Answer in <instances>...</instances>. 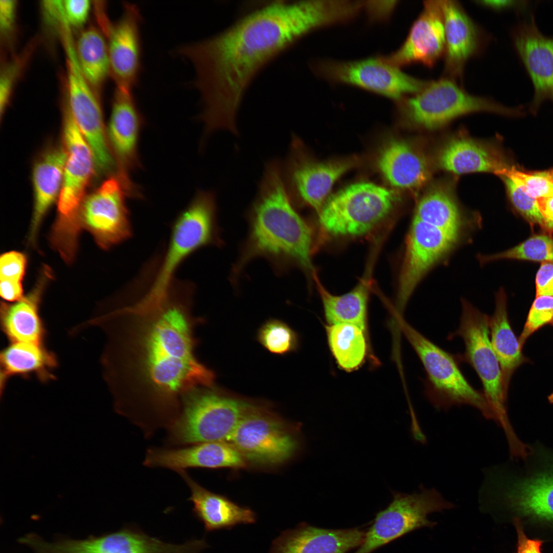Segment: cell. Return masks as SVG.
<instances>
[{
    "instance_id": "cell-1",
    "label": "cell",
    "mask_w": 553,
    "mask_h": 553,
    "mask_svg": "<svg viewBox=\"0 0 553 553\" xmlns=\"http://www.w3.org/2000/svg\"><path fill=\"white\" fill-rule=\"evenodd\" d=\"M193 290L174 282L160 299L122 302L87 325L99 328L105 344L103 376L119 410L177 416L185 397L214 386V372L198 359Z\"/></svg>"
},
{
    "instance_id": "cell-2",
    "label": "cell",
    "mask_w": 553,
    "mask_h": 553,
    "mask_svg": "<svg viewBox=\"0 0 553 553\" xmlns=\"http://www.w3.org/2000/svg\"><path fill=\"white\" fill-rule=\"evenodd\" d=\"M333 18L325 1L273 2L212 37L179 47L177 54L195 72L204 134L225 129L237 135V113L257 73L301 37L330 25Z\"/></svg>"
},
{
    "instance_id": "cell-3",
    "label": "cell",
    "mask_w": 553,
    "mask_h": 553,
    "mask_svg": "<svg viewBox=\"0 0 553 553\" xmlns=\"http://www.w3.org/2000/svg\"><path fill=\"white\" fill-rule=\"evenodd\" d=\"M276 161L265 168L258 195L247 214L248 232L232 267L230 280L237 286L246 265L266 259L275 271L298 267L313 273V232L295 208Z\"/></svg>"
},
{
    "instance_id": "cell-4",
    "label": "cell",
    "mask_w": 553,
    "mask_h": 553,
    "mask_svg": "<svg viewBox=\"0 0 553 553\" xmlns=\"http://www.w3.org/2000/svg\"><path fill=\"white\" fill-rule=\"evenodd\" d=\"M520 465L485 468L480 509L499 522H519L526 533L553 541V452L537 443Z\"/></svg>"
},
{
    "instance_id": "cell-5",
    "label": "cell",
    "mask_w": 553,
    "mask_h": 553,
    "mask_svg": "<svg viewBox=\"0 0 553 553\" xmlns=\"http://www.w3.org/2000/svg\"><path fill=\"white\" fill-rule=\"evenodd\" d=\"M214 194L199 191L173 223L165 253L151 286L142 296L148 301L165 296L179 265L193 252L206 246H221Z\"/></svg>"
},
{
    "instance_id": "cell-6",
    "label": "cell",
    "mask_w": 553,
    "mask_h": 553,
    "mask_svg": "<svg viewBox=\"0 0 553 553\" xmlns=\"http://www.w3.org/2000/svg\"><path fill=\"white\" fill-rule=\"evenodd\" d=\"M402 332L419 357L426 373L424 393L439 410L468 405L488 420L495 421L483 392L475 389L462 373L458 356L441 349L407 323L399 319Z\"/></svg>"
},
{
    "instance_id": "cell-7",
    "label": "cell",
    "mask_w": 553,
    "mask_h": 553,
    "mask_svg": "<svg viewBox=\"0 0 553 553\" xmlns=\"http://www.w3.org/2000/svg\"><path fill=\"white\" fill-rule=\"evenodd\" d=\"M461 314L457 329L450 337L459 336L465 351L458 356L468 363L478 375L483 394L494 414L496 422L502 429L507 442H516L519 437L509 420L505 391L499 362L491 342L489 317L465 299L461 300Z\"/></svg>"
},
{
    "instance_id": "cell-8",
    "label": "cell",
    "mask_w": 553,
    "mask_h": 553,
    "mask_svg": "<svg viewBox=\"0 0 553 553\" xmlns=\"http://www.w3.org/2000/svg\"><path fill=\"white\" fill-rule=\"evenodd\" d=\"M250 402L214 386L199 388L184 399L170 439L181 444L227 441Z\"/></svg>"
},
{
    "instance_id": "cell-9",
    "label": "cell",
    "mask_w": 553,
    "mask_h": 553,
    "mask_svg": "<svg viewBox=\"0 0 553 553\" xmlns=\"http://www.w3.org/2000/svg\"><path fill=\"white\" fill-rule=\"evenodd\" d=\"M63 133L67 158L59 196L58 217L49 239L59 248L70 249L78 245L82 228L80 209L83 197L95 164L92 150L67 106Z\"/></svg>"
},
{
    "instance_id": "cell-10",
    "label": "cell",
    "mask_w": 553,
    "mask_h": 553,
    "mask_svg": "<svg viewBox=\"0 0 553 553\" xmlns=\"http://www.w3.org/2000/svg\"><path fill=\"white\" fill-rule=\"evenodd\" d=\"M402 116L412 124L432 130L468 114L486 112L520 114L521 109L504 106L491 99L466 92L456 80L442 78L430 81L420 92L398 101Z\"/></svg>"
},
{
    "instance_id": "cell-11",
    "label": "cell",
    "mask_w": 553,
    "mask_h": 553,
    "mask_svg": "<svg viewBox=\"0 0 553 553\" xmlns=\"http://www.w3.org/2000/svg\"><path fill=\"white\" fill-rule=\"evenodd\" d=\"M397 200L394 192L382 186L354 183L328 198L320 211L319 222L332 236L363 235L390 213Z\"/></svg>"
},
{
    "instance_id": "cell-12",
    "label": "cell",
    "mask_w": 553,
    "mask_h": 553,
    "mask_svg": "<svg viewBox=\"0 0 553 553\" xmlns=\"http://www.w3.org/2000/svg\"><path fill=\"white\" fill-rule=\"evenodd\" d=\"M227 442L246 462L269 466L288 460L301 444L297 435L281 419L251 402Z\"/></svg>"
},
{
    "instance_id": "cell-13",
    "label": "cell",
    "mask_w": 553,
    "mask_h": 553,
    "mask_svg": "<svg viewBox=\"0 0 553 553\" xmlns=\"http://www.w3.org/2000/svg\"><path fill=\"white\" fill-rule=\"evenodd\" d=\"M454 507L436 489L427 488L422 485L418 492L412 494L393 492L391 502L376 515L354 553H371L415 529L433 528L437 523L429 520L428 515Z\"/></svg>"
},
{
    "instance_id": "cell-14",
    "label": "cell",
    "mask_w": 553,
    "mask_h": 553,
    "mask_svg": "<svg viewBox=\"0 0 553 553\" xmlns=\"http://www.w3.org/2000/svg\"><path fill=\"white\" fill-rule=\"evenodd\" d=\"M314 73L329 81L351 84L398 101L420 92L430 81L410 76L385 57L359 60H323L312 64Z\"/></svg>"
},
{
    "instance_id": "cell-15",
    "label": "cell",
    "mask_w": 553,
    "mask_h": 553,
    "mask_svg": "<svg viewBox=\"0 0 553 553\" xmlns=\"http://www.w3.org/2000/svg\"><path fill=\"white\" fill-rule=\"evenodd\" d=\"M66 54L68 108L89 145L96 167L103 172L112 169L113 160L107 140L99 102L79 66L74 44L63 45Z\"/></svg>"
},
{
    "instance_id": "cell-16",
    "label": "cell",
    "mask_w": 553,
    "mask_h": 553,
    "mask_svg": "<svg viewBox=\"0 0 553 553\" xmlns=\"http://www.w3.org/2000/svg\"><path fill=\"white\" fill-rule=\"evenodd\" d=\"M460 236L413 218L406 241L399 278L397 308L404 309L421 280L454 249Z\"/></svg>"
},
{
    "instance_id": "cell-17",
    "label": "cell",
    "mask_w": 553,
    "mask_h": 553,
    "mask_svg": "<svg viewBox=\"0 0 553 553\" xmlns=\"http://www.w3.org/2000/svg\"><path fill=\"white\" fill-rule=\"evenodd\" d=\"M129 197L119 178L111 177L83 201L81 226L102 249H109L131 238L132 229L126 204Z\"/></svg>"
},
{
    "instance_id": "cell-18",
    "label": "cell",
    "mask_w": 553,
    "mask_h": 553,
    "mask_svg": "<svg viewBox=\"0 0 553 553\" xmlns=\"http://www.w3.org/2000/svg\"><path fill=\"white\" fill-rule=\"evenodd\" d=\"M299 142L293 139L282 174L293 202L301 203L320 211L336 181L354 163L343 161L314 162L305 157Z\"/></svg>"
},
{
    "instance_id": "cell-19",
    "label": "cell",
    "mask_w": 553,
    "mask_h": 553,
    "mask_svg": "<svg viewBox=\"0 0 553 553\" xmlns=\"http://www.w3.org/2000/svg\"><path fill=\"white\" fill-rule=\"evenodd\" d=\"M123 6L118 20L111 23L106 19L102 24L107 38L111 73L116 87L132 90L141 69V17L135 4L126 2Z\"/></svg>"
},
{
    "instance_id": "cell-20",
    "label": "cell",
    "mask_w": 553,
    "mask_h": 553,
    "mask_svg": "<svg viewBox=\"0 0 553 553\" xmlns=\"http://www.w3.org/2000/svg\"><path fill=\"white\" fill-rule=\"evenodd\" d=\"M445 48L443 15L440 1L424 2L422 12L412 25L405 41L385 59L401 67L421 63L433 67Z\"/></svg>"
},
{
    "instance_id": "cell-21",
    "label": "cell",
    "mask_w": 553,
    "mask_h": 553,
    "mask_svg": "<svg viewBox=\"0 0 553 553\" xmlns=\"http://www.w3.org/2000/svg\"><path fill=\"white\" fill-rule=\"evenodd\" d=\"M513 40L533 84L530 109L536 112L544 101L553 102V36L544 35L531 16L517 26Z\"/></svg>"
},
{
    "instance_id": "cell-22",
    "label": "cell",
    "mask_w": 553,
    "mask_h": 553,
    "mask_svg": "<svg viewBox=\"0 0 553 553\" xmlns=\"http://www.w3.org/2000/svg\"><path fill=\"white\" fill-rule=\"evenodd\" d=\"M143 122L132 90L116 87L108 136L119 163V177L129 185L133 183L130 172L140 165L138 145Z\"/></svg>"
},
{
    "instance_id": "cell-23",
    "label": "cell",
    "mask_w": 553,
    "mask_h": 553,
    "mask_svg": "<svg viewBox=\"0 0 553 553\" xmlns=\"http://www.w3.org/2000/svg\"><path fill=\"white\" fill-rule=\"evenodd\" d=\"M445 31L444 77L461 79L467 61L483 49L482 30L456 1H440Z\"/></svg>"
},
{
    "instance_id": "cell-24",
    "label": "cell",
    "mask_w": 553,
    "mask_h": 553,
    "mask_svg": "<svg viewBox=\"0 0 553 553\" xmlns=\"http://www.w3.org/2000/svg\"><path fill=\"white\" fill-rule=\"evenodd\" d=\"M246 463L238 451L227 441L203 442L176 449H151L147 451L144 462L148 467L167 468L177 472L194 467L239 468Z\"/></svg>"
},
{
    "instance_id": "cell-25",
    "label": "cell",
    "mask_w": 553,
    "mask_h": 553,
    "mask_svg": "<svg viewBox=\"0 0 553 553\" xmlns=\"http://www.w3.org/2000/svg\"><path fill=\"white\" fill-rule=\"evenodd\" d=\"M207 546L204 539L173 544L139 529L126 527L101 536L77 540L71 553H200Z\"/></svg>"
},
{
    "instance_id": "cell-26",
    "label": "cell",
    "mask_w": 553,
    "mask_h": 553,
    "mask_svg": "<svg viewBox=\"0 0 553 553\" xmlns=\"http://www.w3.org/2000/svg\"><path fill=\"white\" fill-rule=\"evenodd\" d=\"M365 534L356 528L330 529L302 524L283 532L270 553H346L361 544Z\"/></svg>"
},
{
    "instance_id": "cell-27",
    "label": "cell",
    "mask_w": 553,
    "mask_h": 553,
    "mask_svg": "<svg viewBox=\"0 0 553 553\" xmlns=\"http://www.w3.org/2000/svg\"><path fill=\"white\" fill-rule=\"evenodd\" d=\"M51 274L50 268L45 266L35 286L27 295L12 304L1 303V327L11 342L43 344L46 330L39 307Z\"/></svg>"
},
{
    "instance_id": "cell-28",
    "label": "cell",
    "mask_w": 553,
    "mask_h": 553,
    "mask_svg": "<svg viewBox=\"0 0 553 553\" xmlns=\"http://www.w3.org/2000/svg\"><path fill=\"white\" fill-rule=\"evenodd\" d=\"M190 490L189 498L193 512L206 531L229 529L238 524L254 523L255 513L242 507L226 497L212 493L194 480L185 471L178 472Z\"/></svg>"
},
{
    "instance_id": "cell-29",
    "label": "cell",
    "mask_w": 553,
    "mask_h": 553,
    "mask_svg": "<svg viewBox=\"0 0 553 553\" xmlns=\"http://www.w3.org/2000/svg\"><path fill=\"white\" fill-rule=\"evenodd\" d=\"M377 165L386 180L397 188L419 187L430 177V167L424 156L401 140H391L382 147Z\"/></svg>"
},
{
    "instance_id": "cell-30",
    "label": "cell",
    "mask_w": 553,
    "mask_h": 553,
    "mask_svg": "<svg viewBox=\"0 0 553 553\" xmlns=\"http://www.w3.org/2000/svg\"><path fill=\"white\" fill-rule=\"evenodd\" d=\"M437 162L442 169L457 174L490 172L498 175L509 167L492 148L463 136L448 141L438 152Z\"/></svg>"
},
{
    "instance_id": "cell-31",
    "label": "cell",
    "mask_w": 553,
    "mask_h": 553,
    "mask_svg": "<svg viewBox=\"0 0 553 553\" xmlns=\"http://www.w3.org/2000/svg\"><path fill=\"white\" fill-rule=\"evenodd\" d=\"M1 392L2 394L8 380L14 376L24 378L35 376L42 382L55 378L57 368L55 355L43 344L11 342L1 353Z\"/></svg>"
},
{
    "instance_id": "cell-32",
    "label": "cell",
    "mask_w": 553,
    "mask_h": 553,
    "mask_svg": "<svg viewBox=\"0 0 553 553\" xmlns=\"http://www.w3.org/2000/svg\"><path fill=\"white\" fill-rule=\"evenodd\" d=\"M67 158L66 150H54L42 157L34 167V205L28 238L32 243L35 242L45 214L60 194Z\"/></svg>"
},
{
    "instance_id": "cell-33",
    "label": "cell",
    "mask_w": 553,
    "mask_h": 553,
    "mask_svg": "<svg viewBox=\"0 0 553 553\" xmlns=\"http://www.w3.org/2000/svg\"><path fill=\"white\" fill-rule=\"evenodd\" d=\"M489 329L493 349L499 362L504 389L508 393L511 379L516 370L528 361L522 346L511 326L504 291L500 289L495 299V308L489 317Z\"/></svg>"
},
{
    "instance_id": "cell-34",
    "label": "cell",
    "mask_w": 553,
    "mask_h": 553,
    "mask_svg": "<svg viewBox=\"0 0 553 553\" xmlns=\"http://www.w3.org/2000/svg\"><path fill=\"white\" fill-rule=\"evenodd\" d=\"M317 283L325 317L328 325H354L368 334L369 278L365 277L352 290L339 295L330 293Z\"/></svg>"
},
{
    "instance_id": "cell-35",
    "label": "cell",
    "mask_w": 553,
    "mask_h": 553,
    "mask_svg": "<svg viewBox=\"0 0 553 553\" xmlns=\"http://www.w3.org/2000/svg\"><path fill=\"white\" fill-rule=\"evenodd\" d=\"M413 218L460 236L464 225L459 207L446 188L433 187L419 200Z\"/></svg>"
},
{
    "instance_id": "cell-36",
    "label": "cell",
    "mask_w": 553,
    "mask_h": 553,
    "mask_svg": "<svg viewBox=\"0 0 553 553\" xmlns=\"http://www.w3.org/2000/svg\"><path fill=\"white\" fill-rule=\"evenodd\" d=\"M75 49L84 77L92 88H100L111 73L108 44L103 34L95 27H88L79 34Z\"/></svg>"
},
{
    "instance_id": "cell-37",
    "label": "cell",
    "mask_w": 553,
    "mask_h": 553,
    "mask_svg": "<svg viewBox=\"0 0 553 553\" xmlns=\"http://www.w3.org/2000/svg\"><path fill=\"white\" fill-rule=\"evenodd\" d=\"M329 347L337 365L347 372L358 369L368 353V334L359 327L349 324L326 326Z\"/></svg>"
},
{
    "instance_id": "cell-38",
    "label": "cell",
    "mask_w": 553,
    "mask_h": 553,
    "mask_svg": "<svg viewBox=\"0 0 553 553\" xmlns=\"http://www.w3.org/2000/svg\"><path fill=\"white\" fill-rule=\"evenodd\" d=\"M478 259L482 264L505 259L541 263L553 261V237L549 234L535 235L507 250L492 254H479Z\"/></svg>"
},
{
    "instance_id": "cell-39",
    "label": "cell",
    "mask_w": 553,
    "mask_h": 553,
    "mask_svg": "<svg viewBox=\"0 0 553 553\" xmlns=\"http://www.w3.org/2000/svg\"><path fill=\"white\" fill-rule=\"evenodd\" d=\"M257 340L271 353L283 355L296 351L297 334L286 323L277 319L266 321L258 329Z\"/></svg>"
},
{
    "instance_id": "cell-40",
    "label": "cell",
    "mask_w": 553,
    "mask_h": 553,
    "mask_svg": "<svg viewBox=\"0 0 553 553\" xmlns=\"http://www.w3.org/2000/svg\"><path fill=\"white\" fill-rule=\"evenodd\" d=\"M501 175L509 177L527 194L536 199L553 197V168L524 172L508 167L498 174L499 176Z\"/></svg>"
},
{
    "instance_id": "cell-41",
    "label": "cell",
    "mask_w": 553,
    "mask_h": 553,
    "mask_svg": "<svg viewBox=\"0 0 553 553\" xmlns=\"http://www.w3.org/2000/svg\"><path fill=\"white\" fill-rule=\"evenodd\" d=\"M503 180L512 204L516 211L531 225H544V218L537 200L531 197L520 185L508 176H499Z\"/></svg>"
},
{
    "instance_id": "cell-42",
    "label": "cell",
    "mask_w": 553,
    "mask_h": 553,
    "mask_svg": "<svg viewBox=\"0 0 553 553\" xmlns=\"http://www.w3.org/2000/svg\"><path fill=\"white\" fill-rule=\"evenodd\" d=\"M553 326V296H536L528 312L523 329L519 338L523 347L527 339L542 327Z\"/></svg>"
},
{
    "instance_id": "cell-43",
    "label": "cell",
    "mask_w": 553,
    "mask_h": 553,
    "mask_svg": "<svg viewBox=\"0 0 553 553\" xmlns=\"http://www.w3.org/2000/svg\"><path fill=\"white\" fill-rule=\"evenodd\" d=\"M27 259L22 252L11 251L0 258V280L21 282L25 275Z\"/></svg>"
},
{
    "instance_id": "cell-44",
    "label": "cell",
    "mask_w": 553,
    "mask_h": 553,
    "mask_svg": "<svg viewBox=\"0 0 553 553\" xmlns=\"http://www.w3.org/2000/svg\"><path fill=\"white\" fill-rule=\"evenodd\" d=\"M22 58L8 64L0 76V113L2 116L8 104L12 89L22 65Z\"/></svg>"
},
{
    "instance_id": "cell-45",
    "label": "cell",
    "mask_w": 553,
    "mask_h": 553,
    "mask_svg": "<svg viewBox=\"0 0 553 553\" xmlns=\"http://www.w3.org/2000/svg\"><path fill=\"white\" fill-rule=\"evenodd\" d=\"M89 0H65L63 6L65 16L70 26L79 27L86 21L91 8Z\"/></svg>"
},
{
    "instance_id": "cell-46",
    "label": "cell",
    "mask_w": 553,
    "mask_h": 553,
    "mask_svg": "<svg viewBox=\"0 0 553 553\" xmlns=\"http://www.w3.org/2000/svg\"><path fill=\"white\" fill-rule=\"evenodd\" d=\"M536 296H553V261L541 263L535 279Z\"/></svg>"
},
{
    "instance_id": "cell-47",
    "label": "cell",
    "mask_w": 553,
    "mask_h": 553,
    "mask_svg": "<svg viewBox=\"0 0 553 553\" xmlns=\"http://www.w3.org/2000/svg\"><path fill=\"white\" fill-rule=\"evenodd\" d=\"M516 531L517 542L516 553H542L544 542L528 537L521 525L518 522L512 524Z\"/></svg>"
},
{
    "instance_id": "cell-48",
    "label": "cell",
    "mask_w": 553,
    "mask_h": 553,
    "mask_svg": "<svg viewBox=\"0 0 553 553\" xmlns=\"http://www.w3.org/2000/svg\"><path fill=\"white\" fill-rule=\"evenodd\" d=\"M15 0H0V30L1 33L7 34L14 25L16 11Z\"/></svg>"
},
{
    "instance_id": "cell-49",
    "label": "cell",
    "mask_w": 553,
    "mask_h": 553,
    "mask_svg": "<svg viewBox=\"0 0 553 553\" xmlns=\"http://www.w3.org/2000/svg\"><path fill=\"white\" fill-rule=\"evenodd\" d=\"M23 292L21 282L1 280V295L5 300L8 302H16L23 297Z\"/></svg>"
},
{
    "instance_id": "cell-50",
    "label": "cell",
    "mask_w": 553,
    "mask_h": 553,
    "mask_svg": "<svg viewBox=\"0 0 553 553\" xmlns=\"http://www.w3.org/2000/svg\"><path fill=\"white\" fill-rule=\"evenodd\" d=\"M536 200L544 218L542 228L548 232L553 233V197L538 198Z\"/></svg>"
},
{
    "instance_id": "cell-51",
    "label": "cell",
    "mask_w": 553,
    "mask_h": 553,
    "mask_svg": "<svg viewBox=\"0 0 553 553\" xmlns=\"http://www.w3.org/2000/svg\"><path fill=\"white\" fill-rule=\"evenodd\" d=\"M520 1L509 0H496V1H475L477 4L482 7L491 9L495 11H500L509 8L518 7L523 4H521Z\"/></svg>"
}]
</instances>
